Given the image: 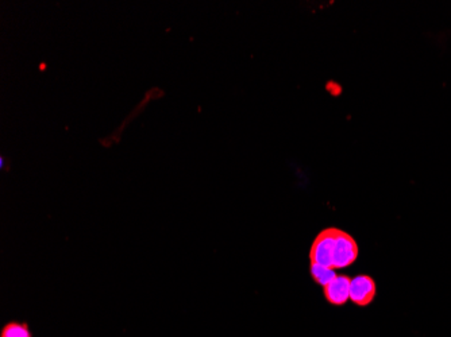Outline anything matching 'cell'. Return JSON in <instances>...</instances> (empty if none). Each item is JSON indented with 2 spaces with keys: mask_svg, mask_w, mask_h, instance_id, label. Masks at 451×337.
I'll use <instances>...</instances> for the list:
<instances>
[{
  "mask_svg": "<svg viewBox=\"0 0 451 337\" xmlns=\"http://www.w3.org/2000/svg\"><path fill=\"white\" fill-rule=\"evenodd\" d=\"M350 284L349 275H337L334 281L323 287L325 301L332 306H343L350 301Z\"/></svg>",
  "mask_w": 451,
  "mask_h": 337,
  "instance_id": "4",
  "label": "cell"
},
{
  "mask_svg": "<svg viewBox=\"0 0 451 337\" xmlns=\"http://www.w3.org/2000/svg\"><path fill=\"white\" fill-rule=\"evenodd\" d=\"M339 228L330 227L319 232L315 238L311 249H309V261L311 263L322 265V266L332 268V254L335 246V238Z\"/></svg>",
  "mask_w": 451,
  "mask_h": 337,
  "instance_id": "1",
  "label": "cell"
},
{
  "mask_svg": "<svg viewBox=\"0 0 451 337\" xmlns=\"http://www.w3.org/2000/svg\"><path fill=\"white\" fill-rule=\"evenodd\" d=\"M358 245L356 239L342 230H338L332 254V268L339 270L351 266L358 258Z\"/></svg>",
  "mask_w": 451,
  "mask_h": 337,
  "instance_id": "2",
  "label": "cell"
},
{
  "mask_svg": "<svg viewBox=\"0 0 451 337\" xmlns=\"http://www.w3.org/2000/svg\"><path fill=\"white\" fill-rule=\"evenodd\" d=\"M377 296V284L373 277L360 274L351 278L350 284V301L360 308H366L375 301Z\"/></svg>",
  "mask_w": 451,
  "mask_h": 337,
  "instance_id": "3",
  "label": "cell"
},
{
  "mask_svg": "<svg viewBox=\"0 0 451 337\" xmlns=\"http://www.w3.org/2000/svg\"><path fill=\"white\" fill-rule=\"evenodd\" d=\"M309 273H311L312 280L319 286H322V287H325L331 281H334L337 278V275H338L334 268L316 265V263H311Z\"/></svg>",
  "mask_w": 451,
  "mask_h": 337,
  "instance_id": "5",
  "label": "cell"
},
{
  "mask_svg": "<svg viewBox=\"0 0 451 337\" xmlns=\"http://www.w3.org/2000/svg\"><path fill=\"white\" fill-rule=\"evenodd\" d=\"M0 337H33L32 331L26 324L10 322L1 329Z\"/></svg>",
  "mask_w": 451,
  "mask_h": 337,
  "instance_id": "6",
  "label": "cell"
}]
</instances>
